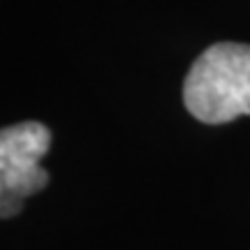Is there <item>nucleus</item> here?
<instances>
[{
  "label": "nucleus",
  "mask_w": 250,
  "mask_h": 250,
  "mask_svg": "<svg viewBox=\"0 0 250 250\" xmlns=\"http://www.w3.org/2000/svg\"><path fill=\"white\" fill-rule=\"evenodd\" d=\"M186 109L220 125L250 114V44L218 42L199 56L183 81Z\"/></svg>",
  "instance_id": "1"
},
{
  "label": "nucleus",
  "mask_w": 250,
  "mask_h": 250,
  "mask_svg": "<svg viewBox=\"0 0 250 250\" xmlns=\"http://www.w3.org/2000/svg\"><path fill=\"white\" fill-rule=\"evenodd\" d=\"M51 146L49 127L37 121L9 125L0 132V215L12 218L21 211L26 197L40 192L49 183V174L40 165Z\"/></svg>",
  "instance_id": "2"
}]
</instances>
